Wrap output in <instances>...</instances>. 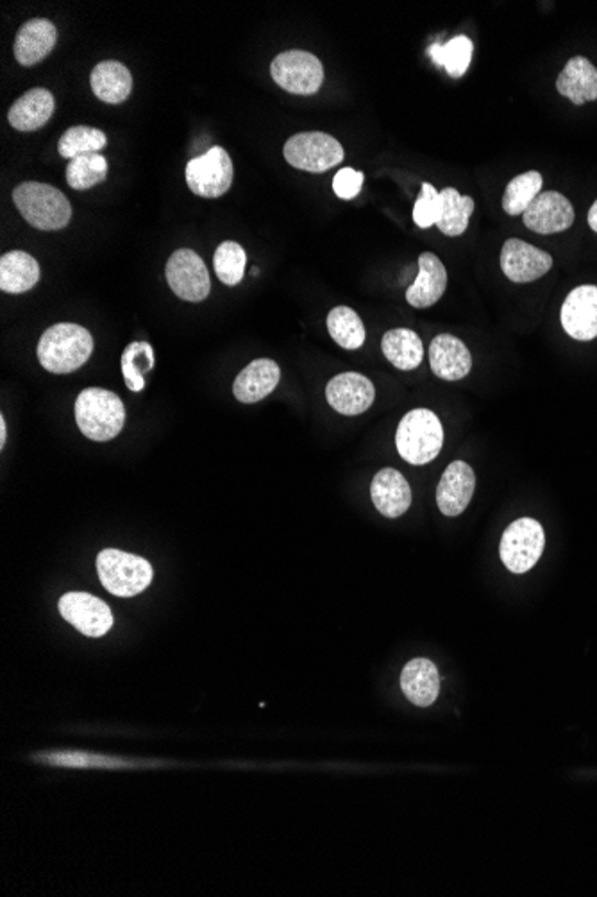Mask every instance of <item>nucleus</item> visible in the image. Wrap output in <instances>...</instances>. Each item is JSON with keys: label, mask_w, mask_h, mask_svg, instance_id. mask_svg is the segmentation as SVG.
<instances>
[{"label": "nucleus", "mask_w": 597, "mask_h": 897, "mask_svg": "<svg viewBox=\"0 0 597 897\" xmlns=\"http://www.w3.org/2000/svg\"><path fill=\"white\" fill-rule=\"evenodd\" d=\"M58 42V31L51 20L34 19L25 22L16 34L13 53L16 62L24 67H31L53 53Z\"/></svg>", "instance_id": "18"}, {"label": "nucleus", "mask_w": 597, "mask_h": 897, "mask_svg": "<svg viewBox=\"0 0 597 897\" xmlns=\"http://www.w3.org/2000/svg\"><path fill=\"white\" fill-rule=\"evenodd\" d=\"M13 201L25 221L38 230H62L73 219V207L65 194L47 183H22L13 190Z\"/></svg>", "instance_id": "4"}, {"label": "nucleus", "mask_w": 597, "mask_h": 897, "mask_svg": "<svg viewBox=\"0 0 597 897\" xmlns=\"http://www.w3.org/2000/svg\"><path fill=\"white\" fill-rule=\"evenodd\" d=\"M401 688L411 704L428 708L440 693V676L435 663L425 658L411 659L401 674Z\"/></svg>", "instance_id": "24"}, {"label": "nucleus", "mask_w": 597, "mask_h": 897, "mask_svg": "<svg viewBox=\"0 0 597 897\" xmlns=\"http://www.w3.org/2000/svg\"><path fill=\"white\" fill-rule=\"evenodd\" d=\"M447 287V271L442 260L433 253L419 256V276L407 291V302L411 307H433L444 296Z\"/></svg>", "instance_id": "20"}, {"label": "nucleus", "mask_w": 597, "mask_h": 897, "mask_svg": "<svg viewBox=\"0 0 597 897\" xmlns=\"http://www.w3.org/2000/svg\"><path fill=\"white\" fill-rule=\"evenodd\" d=\"M476 475L467 462L454 461L447 466L436 488V505L445 516H458L473 500Z\"/></svg>", "instance_id": "16"}, {"label": "nucleus", "mask_w": 597, "mask_h": 897, "mask_svg": "<svg viewBox=\"0 0 597 897\" xmlns=\"http://www.w3.org/2000/svg\"><path fill=\"white\" fill-rule=\"evenodd\" d=\"M59 613L68 624L90 638H101L113 627V613L110 605L99 597L81 591L65 593L59 599Z\"/></svg>", "instance_id": "11"}, {"label": "nucleus", "mask_w": 597, "mask_h": 897, "mask_svg": "<svg viewBox=\"0 0 597 897\" xmlns=\"http://www.w3.org/2000/svg\"><path fill=\"white\" fill-rule=\"evenodd\" d=\"M544 545L542 525L533 518H521L511 522L502 534L499 556L511 573H526L539 562Z\"/></svg>", "instance_id": "6"}, {"label": "nucleus", "mask_w": 597, "mask_h": 897, "mask_svg": "<svg viewBox=\"0 0 597 897\" xmlns=\"http://www.w3.org/2000/svg\"><path fill=\"white\" fill-rule=\"evenodd\" d=\"M556 90L576 106L597 101V68L583 56L568 59L556 79Z\"/></svg>", "instance_id": "23"}, {"label": "nucleus", "mask_w": 597, "mask_h": 897, "mask_svg": "<svg viewBox=\"0 0 597 897\" xmlns=\"http://www.w3.org/2000/svg\"><path fill=\"white\" fill-rule=\"evenodd\" d=\"M245 264H247V254L244 248L236 242H231V240L222 242L219 250L215 251L213 267L222 284L230 285V287L240 284L244 278Z\"/></svg>", "instance_id": "35"}, {"label": "nucleus", "mask_w": 597, "mask_h": 897, "mask_svg": "<svg viewBox=\"0 0 597 897\" xmlns=\"http://www.w3.org/2000/svg\"><path fill=\"white\" fill-rule=\"evenodd\" d=\"M108 144L104 133L88 125H74L63 133L58 151L63 158L74 160L81 154L101 153Z\"/></svg>", "instance_id": "34"}, {"label": "nucleus", "mask_w": 597, "mask_h": 897, "mask_svg": "<svg viewBox=\"0 0 597 897\" xmlns=\"http://www.w3.org/2000/svg\"><path fill=\"white\" fill-rule=\"evenodd\" d=\"M90 83L97 99L108 105L124 102L133 90L130 68L119 62L97 63V67L91 73Z\"/></svg>", "instance_id": "25"}, {"label": "nucleus", "mask_w": 597, "mask_h": 897, "mask_svg": "<svg viewBox=\"0 0 597 897\" xmlns=\"http://www.w3.org/2000/svg\"><path fill=\"white\" fill-rule=\"evenodd\" d=\"M328 404L344 416H358L371 408L376 398L374 384L360 373L336 374L325 387Z\"/></svg>", "instance_id": "14"}, {"label": "nucleus", "mask_w": 597, "mask_h": 897, "mask_svg": "<svg viewBox=\"0 0 597 897\" xmlns=\"http://www.w3.org/2000/svg\"><path fill=\"white\" fill-rule=\"evenodd\" d=\"M40 282V264L25 251H10L0 259V288L2 293H27Z\"/></svg>", "instance_id": "26"}, {"label": "nucleus", "mask_w": 597, "mask_h": 897, "mask_svg": "<svg viewBox=\"0 0 597 897\" xmlns=\"http://www.w3.org/2000/svg\"><path fill=\"white\" fill-rule=\"evenodd\" d=\"M399 456L413 466L435 461L444 447V427L428 408H413L401 419L396 433Z\"/></svg>", "instance_id": "3"}, {"label": "nucleus", "mask_w": 597, "mask_h": 897, "mask_svg": "<svg viewBox=\"0 0 597 897\" xmlns=\"http://www.w3.org/2000/svg\"><path fill=\"white\" fill-rule=\"evenodd\" d=\"M154 350L148 342H131L122 353V374L128 390L142 393L145 387V373L153 371Z\"/></svg>", "instance_id": "31"}, {"label": "nucleus", "mask_w": 597, "mask_h": 897, "mask_svg": "<svg viewBox=\"0 0 597 897\" xmlns=\"http://www.w3.org/2000/svg\"><path fill=\"white\" fill-rule=\"evenodd\" d=\"M187 183L196 196L208 199L224 196L233 183V162L228 151L215 145L202 156L190 160L187 165Z\"/></svg>", "instance_id": "9"}, {"label": "nucleus", "mask_w": 597, "mask_h": 897, "mask_svg": "<svg viewBox=\"0 0 597 897\" xmlns=\"http://www.w3.org/2000/svg\"><path fill=\"white\" fill-rule=\"evenodd\" d=\"M473 51V40L462 34V36L450 40L447 44L431 45L430 56L439 67H444L451 77H462L471 65Z\"/></svg>", "instance_id": "32"}, {"label": "nucleus", "mask_w": 597, "mask_h": 897, "mask_svg": "<svg viewBox=\"0 0 597 897\" xmlns=\"http://www.w3.org/2000/svg\"><path fill=\"white\" fill-rule=\"evenodd\" d=\"M364 173L345 167L336 173L333 179V190L340 199H354L364 187Z\"/></svg>", "instance_id": "37"}, {"label": "nucleus", "mask_w": 597, "mask_h": 897, "mask_svg": "<svg viewBox=\"0 0 597 897\" xmlns=\"http://www.w3.org/2000/svg\"><path fill=\"white\" fill-rule=\"evenodd\" d=\"M93 351V337L87 328L74 322H59L45 330L38 342V360L45 370L56 374L73 373L87 364Z\"/></svg>", "instance_id": "1"}, {"label": "nucleus", "mask_w": 597, "mask_h": 897, "mask_svg": "<svg viewBox=\"0 0 597 897\" xmlns=\"http://www.w3.org/2000/svg\"><path fill=\"white\" fill-rule=\"evenodd\" d=\"M283 153L291 167L307 173H325L344 160V147L339 140L321 131L297 133L285 144Z\"/></svg>", "instance_id": "7"}, {"label": "nucleus", "mask_w": 597, "mask_h": 897, "mask_svg": "<svg viewBox=\"0 0 597 897\" xmlns=\"http://www.w3.org/2000/svg\"><path fill=\"white\" fill-rule=\"evenodd\" d=\"M430 365L439 379L456 382L465 379L473 370V357L458 337L442 333L431 342Z\"/></svg>", "instance_id": "17"}, {"label": "nucleus", "mask_w": 597, "mask_h": 897, "mask_svg": "<svg viewBox=\"0 0 597 897\" xmlns=\"http://www.w3.org/2000/svg\"><path fill=\"white\" fill-rule=\"evenodd\" d=\"M97 571L106 590L117 597L139 595L147 590L154 577L147 559L117 548H106L97 556Z\"/></svg>", "instance_id": "5"}, {"label": "nucleus", "mask_w": 597, "mask_h": 897, "mask_svg": "<svg viewBox=\"0 0 597 897\" xmlns=\"http://www.w3.org/2000/svg\"><path fill=\"white\" fill-rule=\"evenodd\" d=\"M56 110L54 96L47 88H33L16 99L10 108L8 119L16 131L33 133L44 128Z\"/></svg>", "instance_id": "22"}, {"label": "nucleus", "mask_w": 597, "mask_h": 897, "mask_svg": "<svg viewBox=\"0 0 597 897\" xmlns=\"http://www.w3.org/2000/svg\"><path fill=\"white\" fill-rule=\"evenodd\" d=\"M382 350L383 355L387 357L388 362L396 365L397 370H417L424 359L421 337L408 328L387 331L383 336Z\"/></svg>", "instance_id": "27"}, {"label": "nucleus", "mask_w": 597, "mask_h": 897, "mask_svg": "<svg viewBox=\"0 0 597 897\" xmlns=\"http://www.w3.org/2000/svg\"><path fill=\"white\" fill-rule=\"evenodd\" d=\"M76 422L91 441H111L124 428L125 407L115 393L90 387L77 396Z\"/></svg>", "instance_id": "2"}, {"label": "nucleus", "mask_w": 597, "mask_h": 897, "mask_svg": "<svg viewBox=\"0 0 597 897\" xmlns=\"http://www.w3.org/2000/svg\"><path fill=\"white\" fill-rule=\"evenodd\" d=\"M5 437H8V430H5V419L4 416L0 418V447L4 448L5 445Z\"/></svg>", "instance_id": "39"}, {"label": "nucleus", "mask_w": 597, "mask_h": 897, "mask_svg": "<svg viewBox=\"0 0 597 897\" xmlns=\"http://www.w3.org/2000/svg\"><path fill=\"white\" fill-rule=\"evenodd\" d=\"M371 499L379 513L387 518H399L411 505V488L402 473L385 468L374 477Z\"/></svg>", "instance_id": "19"}, {"label": "nucleus", "mask_w": 597, "mask_h": 897, "mask_svg": "<svg viewBox=\"0 0 597 897\" xmlns=\"http://www.w3.org/2000/svg\"><path fill=\"white\" fill-rule=\"evenodd\" d=\"M588 226L597 233V201L594 203L593 208L588 211Z\"/></svg>", "instance_id": "38"}, {"label": "nucleus", "mask_w": 597, "mask_h": 897, "mask_svg": "<svg viewBox=\"0 0 597 897\" xmlns=\"http://www.w3.org/2000/svg\"><path fill=\"white\" fill-rule=\"evenodd\" d=\"M274 81L296 96H313L324 83L321 59L307 51H287L274 58L270 65Z\"/></svg>", "instance_id": "8"}, {"label": "nucleus", "mask_w": 597, "mask_h": 897, "mask_svg": "<svg viewBox=\"0 0 597 897\" xmlns=\"http://www.w3.org/2000/svg\"><path fill=\"white\" fill-rule=\"evenodd\" d=\"M442 208H440L439 230L447 237L464 236L467 230L468 219L473 216V197L462 196L456 188H444L440 193Z\"/></svg>", "instance_id": "28"}, {"label": "nucleus", "mask_w": 597, "mask_h": 897, "mask_svg": "<svg viewBox=\"0 0 597 897\" xmlns=\"http://www.w3.org/2000/svg\"><path fill=\"white\" fill-rule=\"evenodd\" d=\"M279 380H281V370L274 360H254L234 380V398L242 404H256L259 400L267 398L268 394L276 390Z\"/></svg>", "instance_id": "21"}, {"label": "nucleus", "mask_w": 597, "mask_h": 897, "mask_svg": "<svg viewBox=\"0 0 597 897\" xmlns=\"http://www.w3.org/2000/svg\"><path fill=\"white\" fill-rule=\"evenodd\" d=\"M108 176V162L101 153H88L70 160L67 167L68 187L74 190H88L104 182Z\"/></svg>", "instance_id": "33"}, {"label": "nucleus", "mask_w": 597, "mask_h": 897, "mask_svg": "<svg viewBox=\"0 0 597 897\" xmlns=\"http://www.w3.org/2000/svg\"><path fill=\"white\" fill-rule=\"evenodd\" d=\"M553 256L521 239H508L501 250V270L513 284H530L550 273Z\"/></svg>", "instance_id": "12"}, {"label": "nucleus", "mask_w": 597, "mask_h": 897, "mask_svg": "<svg viewBox=\"0 0 597 897\" xmlns=\"http://www.w3.org/2000/svg\"><path fill=\"white\" fill-rule=\"evenodd\" d=\"M522 216H524L526 228H530L540 236H553L573 226L574 208L567 197L556 190H550V193H540Z\"/></svg>", "instance_id": "15"}, {"label": "nucleus", "mask_w": 597, "mask_h": 897, "mask_svg": "<svg viewBox=\"0 0 597 897\" xmlns=\"http://www.w3.org/2000/svg\"><path fill=\"white\" fill-rule=\"evenodd\" d=\"M165 274L177 298L194 303L208 298L211 291L210 273L196 251L177 250L168 259Z\"/></svg>", "instance_id": "10"}, {"label": "nucleus", "mask_w": 597, "mask_h": 897, "mask_svg": "<svg viewBox=\"0 0 597 897\" xmlns=\"http://www.w3.org/2000/svg\"><path fill=\"white\" fill-rule=\"evenodd\" d=\"M542 183H544L542 174L537 171H528L516 176L508 183L502 196V210L507 211L508 216L524 214L542 190Z\"/></svg>", "instance_id": "30"}, {"label": "nucleus", "mask_w": 597, "mask_h": 897, "mask_svg": "<svg viewBox=\"0 0 597 897\" xmlns=\"http://www.w3.org/2000/svg\"><path fill=\"white\" fill-rule=\"evenodd\" d=\"M562 327L576 341H593L597 337V287L582 285L568 293L562 307Z\"/></svg>", "instance_id": "13"}, {"label": "nucleus", "mask_w": 597, "mask_h": 897, "mask_svg": "<svg viewBox=\"0 0 597 897\" xmlns=\"http://www.w3.org/2000/svg\"><path fill=\"white\" fill-rule=\"evenodd\" d=\"M440 208H442V199L440 193L431 183H422L421 196L416 201L413 207V221L422 230H428L431 226L439 222Z\"/></svg>", "instance_id": "36"}, {"label": "nucleus", "mask_w": 597, "mask_h": 897, "mask_svg": "<svg viewBox=\"0 0 597 897\" xmlns=\"http://www.w3.org/2000/svg\"><path fill=\"white\" fill-rule=\"evenodd\" d=\"M328 330L344 350H358L365 342L364 321L350 307H335L328 316Z\"/></svg>", "instance_id": "29"}]
</instances>
